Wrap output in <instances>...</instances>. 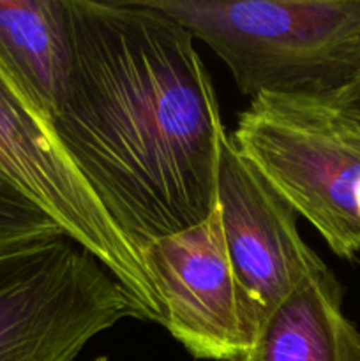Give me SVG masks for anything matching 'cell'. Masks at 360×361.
Masks as SVG:
<instances>
[{"mask_svg": "<svg viewBox=\"0 0 360 361\" xmlns=\"http://www.w3.org/2000/svg\"><path fill=\"white\" fill-rule=\"evenodd\" d=\"M73 62L52 127L140 252L217 208V95L194 37L145 0H67Z\"/></svg>", "mask_w": 360, "mask_h": 361, "instance_id": "1", "label": "cell"}, {"mask_svg": "<svg viewBox=\"0 0 360 361\" xmlns=\"http://www.w3.org/2000/svg\"><path fill=\"white\" fill-rule=\"evenodd\" d=\"M205 42L242 94H328L360 74V0H145Z\"/></svg>", "mask_w": 360, "mask_h": 361, "instance_id": "2", "label": "cell"}, {"mask_svg": "<svg viewBox=\"0 0 360 361\" xmlns=\"http://www.w3.org/2000/svg\"><path fill=\"white\" fill-rule=\"evenodd\" d=\"M228 137L335 256H360V115L352 87L254 95Z\"/></svg>", "mask_w": 360, "mask_h": 361, "instance_id": "3", "label": "cell"}, {"mask_svg": "<svg viewBox=\"0 0 360 361\" xmlns=\"http://www.w3.org/2000/svg\"><path fill=\"white\" fill-rule=\"evenodd\" d=\"M124 319L148 316L67 235L0 252V361H73Z\"/></svg>", "mask_w": 360, "mask_h": 361, "instance_id": "4", "label": "cell"}, {"mask_svg": "<svg viewBox=\"0 0 360 361\" xmlns=\"http://www.w3.org/2000/svg\"><path fill=\"white\" fill-rule=\"evenodd\" d=\"M161 324L198 360L236 361L256 342L265 310L236 275L215 208L194 228L140 250Z\"/></svg>", "mask_w": 360, "mask_h": 361, "instance_id": "5", "label": "cell"}, {"mask_svg": "<svg viewBox=\"0 0 360 361\" xmlns=\"http://www.w3.org/2000/svg\"><path fill=\"white\" fill-rule=\"evenodd\" d=\"M0 173L32 197L71 240L87 249L134 298H150L152 282L138 249L99 203L53 127L2 69Z\"/></svg>", "mask_w": 360, "mask_h": 361, "instance_id": "6", "label": "cell"}, {"mask_svg": "<svg viewBox=\"0 0 360 361\" xmlns=\"http://www.w3.org/2000/svg\"><path fill=\"white\" fill-rule=\"evenodd\" d=\"M217 212L229 261L265 316L328 268L300 236L295 210L236 152L228 134L221 145Z\"/></svg>", "mask_w": 360, "mask_h": 361, "instance_id": "7", "label": "cell"}, {"mask_svg": "<svg viewBox=\"0 0 360 361\" xmlns=\"http://www.w3.org/2000/svg\"><path fill=\"white\" fill-rule=\"evenodd\" d=\"M71 62L67 0H0V69L48 123L62 102Z\"/></svg>", "mask_w": 360, "mask_h": 361, "instance_id": "8", "label": "cell"}, {"mask_svg": "<svg viewBox=\"0 0 360 361\" xmlns=\"http://www.w3.org/2000/svg\"><path fill=\"white\" fill-rule=\"evenodd\" d=\"M236 361H360V331L344 316L335 275L327 268L300 284Z\"/></svg>", "mask_w": 360, "mask_h": 361, "instance_id": "9", "label": "cell"}, {"mask_svg": "<svg viewBox=\"0 0 360 361\" xmlns=\"http://www.w3.org/2000/svg\"><path fill=\"white\" fill-rule=\"evenodd\" d=\"M60 235L59 224L0 173V252Z\"/></svg>", "mask_w": 360, "mask_h": 361, "instance_id": "10", "label": "cell"}, {"mask_svg": "<svg viewBox=\"0 0 360 361\" xmlns=\"http://www.w3.org/2000/svg\"><path fill=\"white\" fill-rule=\"evenodd\" d=\"M352 95H353V102H355V108L360 115V74L356 78L355 83L352 85Z\"/></svg>", "mask_w": 360, "mask_h": 361, "instance_id": "11", "label": "cell"}, {"mask_svg": "<svg viewBox=\"0 0 360 361\" xmlns=\"http://www.w3.org/2000/svg\"><path fill=\"white\" fill-rule=\"evenodd\" d=\"M94 361H106V358H97V360H94Z\"/></svg>", "mask_w": 360, "mask_h": 361, "instance_id": "12", "label": "cell"}]
</instances>
